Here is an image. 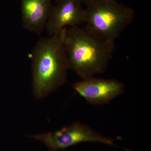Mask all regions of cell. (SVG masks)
Instances as JSON below:
<instances>
[{
	"instance_id": "obj_8",
	"label": "cell",
	"mask_w": 151,
	"mask_h": 151,
	"mask_svg": "<svg viewBox=\"0 0 151 151\" xmlns=\"http://www.w3.org/2000/svg\"><path fill=\"white\" fill-rule=\"evenodd\" d=\"M81 2H84L86 4L87 6L90 5L93 3L96 2L99 0H80Z\"/></svg>"
},
{
	"instance_id": "obj_1",
	"label": "cell",
	"mask_w": 151,
	"mask_h": 151,
	"mask_svg": "<svg viewBox=\"0 0 151 151\" xmlns=\"http://www.w3.org/2000/svg\"><path fill=\"white\" fill-rule=\"evenodd\" d=\"M63 40L69 68L82 79L105 72L115 50V42L103 40L78 26L65 28Z\"/></svg>"
},
{
	"instance_id": "obj_7",
	"label": "cell",
	"mask_w": 151,
	"mask_h": 151,
	"mask_svg": "<svg viewBox=\"0 0 151 151\" xmlns=\"http://www.w3.org/2000/svg\"><path fill=\"white\" fill-rule=\"evenodd\" d=\"M21 4L24 27L40 35L53 8L52 0H21Z\"/></svg>"
},
{
	"instance_id": "obj_10",
	"label": "cell",
	"mask_w": 151,
	"mask_h": 151,
	"mask_svg": "<svg viewBox=\"0 0 151 151\" xmlns=\"http://www.w3.org/2000/svg\"><path fill=\"white\" fill-rule=\"evenodd\" d=\"M105 1H116V0H105Z\"/></svg>"
},
{
	"instance_id": "obj_2",
	"label": "cell",
	"mask_w": 151,
	"mask_h": 151,
	"mask_svg": "<svg viewBox=\"0 0 151 151\" xmlns=\"http://www.w3.org/2000/svg\"><path fill=\"white\" fill-rule=\"evenodd\" d=\"M63 29L58 34L40 39L33 50V92L38 99L46 97L66 81L69 68L63 40Z\"/></svg>"
},
{
	"instance_id": "obj_6",
	"label": "cell",
	"mask_w": 151,
	"mask_h": 151,
	"mask_svg": "<svg viewBox=\"0 0 151 151\" xmlns=\"http://www.w3.org/2000/svg\"><path fill=\"white\" fill-rule=\"evenodd\" d=\"M56 4L45 27L50 36L58 34L68 26H78L85 23L86 10L82 8L80 0H60Z\"/></svg>"
},
{
	"instance_id": "obj_5",
	"label": "cell",
	"mask_w": 151,
	"mask_h": 151,
	"mask_svg": "<svg viewBox=\"0 0 151 151\" xmlns=\"http://www.w3.org/2000/svg\"><path fill=\"white\" fill-rule=\"evenodd\" d=\"M77 94L92 105L108 104L124 92V85L114 79H103L94 77L82 79L73 86Z\"/></svg>"
},
{
	"instance_id": "obj_3",
	"label": "cell",
	"mask_w": 151,
	"mask_h": 151,
	"mask_svg": "<svg viewBox=\"0 0 151 151\" xmlns=\"http://www.w3.org/2000/svg\"><path fill=\"white\" fill-rule=\"evenodd\" d=\"M85 10V29L111 42H115L134 17L133 9L116 1L99 0L87 6Z\"/></svg>"
},
{
	"instance_id": "obj_4",
	"label": "cell",
	"mask_w": 151,
	"mask_h": 151,
	"mask_svg": "<svg viewBox=\"0 0 151 151\" xmlns=\"http://www.w3.org/2000/svg\"><path fill=\"white\" fill-rule=\"evenodd\" d=\"M28 137L43 143L49 151H64L71 146L84 142L101 143L118 147L114 143L116 139L106 137L78 122L54 132Z\"/></svg>"
},
{
	"instance_id": "obj_9",
	"label": "cell",
	"mask_w": 151,
	"mask_h": 151,
	"mask_svg": "<svg viewBox=\"0 0 151 151\" xmlns=\"http://www.w3.org/2000/svg\"><path fill=\"white\" fill-rule=\"evenodd\" d=\"M55 3H56V4H57L58 3V2H59L60 0H55Z\"/></svg>"
}]
</instances>
